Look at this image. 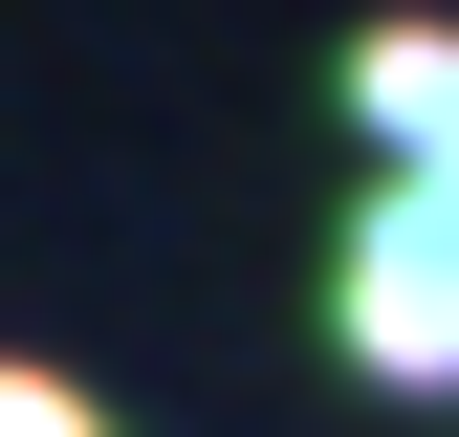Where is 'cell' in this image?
I'll return each mask as SVG.
<instances>
[{"label":"cell","mask_w":459,"mask_h":437,"mask_svg":"<svg viewBox=\"0 0 459 437\" xmlns=\"http://www.w3.org/2000/svg\"><path fill=\"white\" fill-rule=\"evenodd\" d=\"M0 437H109V416L66 394V372H22V350H0Z\"/></svg>","instance_id":"3957f363"},{"label":"cell","mask_w":459,"mask_h":437,"mask_svg":"<svg viewBox=\"0 0 459 437\" xmlns=\"http://www.w3.org/2000/svg\"><path fill=\"white\" fill-rule=\"evenodd\" d=\"M351 109H372L394 197H437V218H459V22H372V44H351Z\"/></svg>","instance_id":"7a4b0ae2"},{"label":"cell","mask_w":459,"mask_h":437,"mask_svg":"<svg viewBox=\"0 0 459 437\" xmlns=\"http://www.w3.org/2000/svg\"><path fill=\"white\" fill-rule=\"evenodd\" d=\"M328 350L394 372V394H459V218L437 197H372L351 262H328Z\"/></svg>","instance_id":"6da1fadb"}]
</instances>
